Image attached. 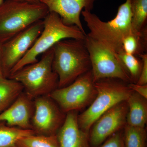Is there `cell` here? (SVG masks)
<instances>
[{
    "label": "cell",
    "mask_w": 147,
    "mask_h": 147,
    "mask_svg": "<svg viewBox=\"0 0 147 147\" xmlns=\"http://www.w3.org/2000/svg\"><path fill=\"white\" fill-rule=\"evenodd\" d=\"M82 14L90 32L88 36L118 55L123 49L125 38L133 32L131 28V0L119 6L115 17L105 22L91 11L83 10Z\"/></svg>",
    "instance_id": "6da1fadb"
},
{
    "label": "cell",
    "mask_w": 147,
    "mask_h": 147,
    "mask_svg": "<svg viewBox=\"0 0 147 147\" xmlns=\"http://www.w3.org/2000/svg\"><path fill=\"white\" fill-rule=\"evenodd\" d=\"M53 48V68L58 75V88L68 86L91 69L85 40H63Z\"/></svg>",
    "instance_id": "7a4b0ae2"
},
{
    "label": "cell",
    "mask_w": 147,
    "mask_h": 147,
    "mask_svg": "<svg viewBox=\"0 0 147 147\" xmlns=\"http://www.w3.org/2000/svg\"><path fill=\"white\" fill-rule=\"evenodd\" d=\"M49 12L47 6L40 2L5 0L0 5V43L43 20Z\"/></svg>",
    "instance_id": "3957f363"
},
{
    "label": "cell",
    "mask_w": 147,
    "mask_h": 147,
    "mask_svg": "<svg viewBox=\"0 0 147 147\" xmlns=\"http://www.w3.org/2000/svg\"><path fill=\"white\" fill-rule=\"evenodd\" d=\"M43 21L41 34L28 52L13 67L9 76L25 66L38 61L40 55L52 48L59 41L69 38L84 40L86 36V33L78 27L65 24L60 16L55 12H49Z\"/></svg>",
    "instance_id": "277c9868"
},
{
    "label": "cell",
    "mask_w": 147,
    "mask_h": 147,
    "mask_svg": "<svg viewBox=\"0 0 147 147\" xmlns=\"http://www.w3.org/2000/svg\"><path fill=\"white\" fill-rule=\"evenodd\" d=\"M53 48L43 53L39 61L25 66L8 78L21 83L32 98L48 95L58 88L57 74L53 70Z\"/></svg>",
    "instance_id": "5b68a950"
},
{
    "label": "cell",
    "mask_w": 147,
    "mask_h": 147,
    "mask_svg": "<svg viewBox=\"0 0 147 147\" xmlns=\"http://www.w3.org/2000/svg\"><path fill=\"white\" fill-rule=\"evenodd\" d=\"M119 79H105L94 83L97 94L88 109L78 115L80 128L87 133L98 119L115 105L126 101L133 91Z\"/></svg>",
    "instance_id": "8992f818"
},
{
    "label": "cell",
    "mask_w": 147,
    "mask_h": 147,
    "mask_svg": "<svg viewBox=\"0 0 147 147\" xmlns=\"http://www.w3.org/2000/svg\"><path fill=\"white\" fill-rule=\"evenodd\" d=\"M85 42L90 55L94 83L105 79H119L127 84L132 83L117 55L87 35Z\"/></svg>",
    "instance_id": "52a82bcc"
},
{
    "label": "cell",
    "mask_w": 147,
    "mask_h": 147,
    "mask_svg": "<svg viewBox=\"0 0 147 147\" xmlns=\"http://www.w3.org/2000/svg\"><path fill=\"white\" fill-rule=\"evenodd\" d=\"M94 84L90 70L68 86L56 89L49 95L63 113L77 112L90 105L95 98L97 92Z\"/></svg>",
    "instance_id": "ba28073f"
},
{
    "label": "cell",
    "mask_w": 147,
    "mask_h": 147,
    "mask_svg": "<svg viewBox=\"0 0 147 147\" xmlns=\"http://www.w3.org/2000/svg\"><path fill=\"white\" fill-rule=\"evenodd\" d=\"M43 28V20H40L2 44L1 64L4 77L8 78L11 71L31 49Z\"/></svg>",
    "instance_id": "9c48e42d"
},
{
    "label": "cell",
    "mask_w": 147,
    "mask_h": 147,
    "mask_svg": "<svg viewBox=\"0 0 147 147\" xmlns=\"http://www.w3.org/2000/svg\"><path fill=\"white\" fill-rule=\"evenodd\" d=\"M34 110L31 120L32 129L35 134H57L65 119L63 113L49 95L34 99Z\"/></svg>",
    "instance_id": "30bf717a"
},
{
    "label": "cell",
    "mask_w": 147,
    "mask_h": 147,
    "mask_svg": "<svg viewBox=\"0 0 147 147\" xmlns=\"http://www.w3.org/2000/svg\"><path fill=\"white\" fill-rule=\"evenodd\" d=\"M128 105L123 101L110 108L94 123L89 133L90 146L98 147L126 124Z\"/></svg>",
    "instance_id": "8fae6325"
},
{
    "label": "cell",
    "mask_w": 147,
    "mask_h": 147,
    "mask_svg": "<svg viewBox=\"0 0 147 147\" xmlns=\"http://www.w3.org/2000/svg\"><path fill=\"white\" fill-rule=\"evenodd\" d=\"M96 0H40L47 6L49 12L57 13L67 26H75L85 32L81 21L84 10L91 11Z\"/></svg>",
    "instance_id": "7c38bea8"
},
{
    "label": "cell",
    "mask_w": 147,
    "mask_h": 147,
    "mask_svg": "<svg viewBox=\"0 0 147 147\" xmlns=\"http://www.w3.org/2000/svg\"><path fill=\"white\" fill-rule=\"evenodd\" d=\"M34 110L33 98L24 91L8 108L0 114V121L5 122L9 126L32 129Z\"/></svg>",
    "instance_id": "4fadbf2b"
},
{
    "label": "cell",
    "mask_w": 147,
    "mask_h": 147,
    "mask_svg": "<svg viewBox=\"0 0 147 147\" xmlns=\"http://www.w3.org/2000/svg\"><path fill=\"white\" fill-rule=\"evenodd\" d=\"M77 111L66 113L57 134L59 147H90L89 133L79 127Z\"/></svg>",
    "instance_id": "5bb4252c"
},
{
    "label": "cell",
    "mask_w": 147,
    "mask_h": 147,
    "mask_svg": "<svg viewBox=\"0 0 147 147\" xmlns=\"http://www.w3.org/2000/svg\"><path fill=\"white\" fill-rule=\"evenodd\" d=\"M147 99L137 93L132 92L126 100L128 108L126 124L145 127L147 121Z\"/></svg>",
    "instance_id": "9a60e30c"
},
{
    "label": "cell",
    "mask_w": 147,
    "mask_h": 147,
    "mask_svg": "<svg viewBox=\"0 0 147 147\" xmlns=\"http://www.w3.org/2000/svg\"><path fill=\"white\" fill-rule=\"evenodd\" d=\"M24 91L21 83L0 76V114L5 111Z\"/></svg>",
    "instance_id": "2e32d148"
},
{
    "label": "cell",
    "mask_w": 147,
    "mask_h": 147,
    "mask_svg": "<svg viewBox=\"0 0 147 147\" xmlns=\"http://www.w3.org/2000/svg\"><path fill=\"white\" fill-rule=\"evenodd\" d=\"M131 25L134 34L147 32V0H131Z\"/></svg>",
    "instance_id": "e0dca14e"
},
{
    "label": "cell",
    "mask_w": 147,
    "mask_h": 147,
    "mask_svg": "<svg viewBox=\"0 0 147 147\" xmlns=\"http://www.w3.org/2000/svg\"><path fill=\"white\" fill-rule=\"evenodd\" d=\"M35 134L32 129H24L9 126L0 121V147H15L16 143L23 137Z\"/></svg>",
    "instance_id": "ac0fdd59"
},
{
    "label": "cell",
    "mask_w": 147,
    "mask_h": 147,
    "mask_svg": "<svg viewBox=\"0 0 147 147\" xmlns=\"http://www.w3.org/2000/svg\"><path fill=\"white\" fill-rule=\"evenodd\" d=\"M147 40V32L141 34L132 33L124 39L123 49L127 54L139 57L146 52Z\"/></svg>",
    "instance_id": "d6986e66"
},
{
    "label": "cell",
    "mask_w": 147,
    "mask_h": 147,
    "mask_svg": "<svg viewBox=\"0 0 147 147\" xmlns=\"http://www.w3.org/2000/svg\"><path fill=\"white\" fill-rule=\"evenodd\" d=\"M16 147H59L57 134H33L23 137L16 143Z\"/></svg>",
    "instance_id": "ffe728a7"
},
{
    "label": "cell",
    "mask_w": 147,
    "mask_h": 147,
    "mask_svg": "<svg viewBox=\"0 0 147 147\" xmlns=\"http://www.w3.org/2000/svg\"><path fill=\"white\" fill-rule=\"evenodd\" d=\"M123 128L124 147H146L147 133L145 127L126 124Z\"/></svg>",
    "instance_id": "44dd1931"
},
{
    "label": "cell",
    "mask_w": 147,
    "mask_h": 147,
    "mask_svg": "<svg viewBox=\"0 0 147 147\" xmlns=\"http://www.w3.org/2000/svg\"><path fill=\"white\" fill-rule=\"evenodd\" d=\"M117 55L130 76L131 82L136 84L142 70V61L141 58L127 54L123 50Z\"/></svg>",
    "instance_id": "7402d4cb"
},
{
    "label": "cell",
    "mask_w": 147,
    "mask_h": 147,
    "mask_svg": "<svg viewBox=\"0 0 147 147\" xmlns=\"http://www.w3.org/2000/svg\"><path fill=\"white\" fill-rule=\"evenodd\" d=\"M98 147H124L123 134L120 131L116 132Z\"/></svg>",
    "instance_id": "603a6c76"
},
{
    "label": "cell",
    "mask_w": 147,
    "mask_h": 147,
    "mask_svg": "<svg viewBox=\"0 0 147 147\" xmlns=\"http://www.w3.org/2000/svg\"><path fill=\"white\" fill-rule=\"evenodd\" d=\"M142 61V67L140 76L136 84L139 85H147V54L146 53L139 56Z\"/></svg>",
    "instance_id": "cb8c5ba5"
},
{
    "label": "cell",
    "mask_w": 147,
    "mask_h": 147,
    "mask_svg": "<svg viewBox=\"0 0 147 147\" xmlns=\"http://www.w3.org/2000/svg\"><path fill=\"white\" fill-rule=\"evenodd\" d=\"M127 86L133 91L147 99V85H141L131 83L127 84Z\"/></svg>",
    "instance_id": "d4e9b609"
},
{
    "label": "cell",
    "mask_w": 147,
    "mask_h": 147,
    "mask_svg": "<svg viewBox=\"0 0 147 147\" xmlns=\"http://www.w3.org/2000/svg\"><path fill=\"white\" fill-rule=\"evenodd\" d=\"M2 54V44L0 43V76H3L2 71L1 64V60Z\"/></svg>",
    "instance_id": "484cf974"
},
{
    "label": "cell",
    "mask_w": 147,
    "mask_h": 147,
    "mask_svg": "<svg viewBox=\"0 0 147 147\" xmlns=\"http://www.w3.org/2000/svg\"><path fill=\"white\" fill-rule=\"evenodd\" d=\"M26 1L29 2L34 3H40V0H24Z\"/></svg>",
    "instance_id": "4316f807"
},
{
    "label": "cell",
    "mask_w": 147,
    "mask_h": 147,
    "mask_svg": "<svg viewBox=\"0 0 147 147\" xmlns=\"http://www.w3.org/2000/svg\"><path fill=\"white\" fill-rule=\"evenodd\" d=\"M5 1V0H0V5H1ZM20 1H24V0H20Z\"/></svg>",
    "instance_id": "83f0119b"
},
{
    "label": "cell",
    "mask_w": 147,
    "mask_h": 147,
    "mask_svg": "<svg viewBox=\"0 0 147 147\" xmlns=\"http://www.w3.org/2000/svg\"></svg>",
    "instance_id": "f1b7e54d"
}]
</instances>
